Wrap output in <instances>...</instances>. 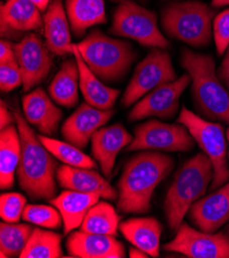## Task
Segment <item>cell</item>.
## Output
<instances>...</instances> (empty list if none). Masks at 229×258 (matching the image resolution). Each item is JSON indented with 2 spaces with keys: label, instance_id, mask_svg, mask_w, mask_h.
I'll use <instances>...</instances> for the list:
<instances>
[{
  "label": "cell",
  "instance_id": "6da1fadb",
  "mask_svg": "<svg viewBox=\"0 0 229 258\" xmlns=\"http://www.w3.org/2000/svg\"><path fill=\"white\" fill-rule=\"evenodd\" d=\"M174 160L157 151L139 152L125 164L117 183V209L125 214H145L151 209L157 186L171 173Z\"/></svg>",
  "mask_w": 229,
  "mask_h": 258
},
{
  "label": "cell",
  "instance_id": "7a4b0ae2",
  "mask_svg": "<svg viewBox=\"0 0 229 258\" xmlns=\"http://www.w3.org/2000/svg\"><path fill=\"white\" fill-rule=\"evenodd\" d=\"M14 115L22 145L17 169L19 184L31 200H53L57 195L58 162L19 109L14 110Z\"/></svg>",
  "mask_w": 229,
  "mask_h": 258
},
{
  "label": "cell",
  "instance_id": "3957f363",
  "mask_svg": "<svg viewBox=\"0 0 229 258\" xmlns=\"http://www.w3.org/2000/svg\"><path fill=\"white\" fill-rule=\"evenodd\" d=\"M180 61L191 77L196 110L209 120L229 124V91L219 79L213 56L183 48Z\"/></svg>",
  "mask_w": 229,
  "mask_h": 258
},
{
  "label": "cell",
  "instance_id": "277c9868",
  "mask_svg": "<svg viewBox=\"0 0 229 258\" xmlns=\"http://www.w3.org/2000/svg\"><path fill=\"white\" fill-rule=\"evenodd\" d=\"M213 178L214 167L203 152L195 154L176 173L164 204L173 231L179 228L191 206L205 196Z\"/></svg>",
  "mask_w": 229,
  "mask_h": 258
},
{
  "label": "cell",
  "instance_id": "5b68a950",
  "mask_svg": "<svg viewBox=\"0 0 229 258\" xmlns=\"http://www.w3.org/2000/svg\"><path fill=\"white\" fill-rule=\"evenodd\" d=\"M76 46L89 68L104 83L122 80L136 59L131 43L112 38L100 30H93Z\"/></svg>",
  "mask_w": 229,
  "mask_h": 258
},
{
  "label": "cell",
  "instance_id": "8992f818",
  "mask_svg": "<svg viewBox=\"0 0 229 258\" xmlns=\"http://www.w3.org/2000/svg\"><path fill=\"white\" fill-rule=\"evenodd\" d=\"M216 16L214 8L198 0L175 2L162 9L161 23L172 38L193 47H203L212 40Z\"/></svg>",
  "mask_w": 229,
  "mask_h": 258
},
{
  "label": "cell",
  "instance_id": "52a82bcc",
  "mask_svg": "<svg viewBox=\"0 0 229 258\" xmlns=\"http://www.w3.org/2000/svg\"><path fill=\"white\" fill-rule=\"evenodd\" d=\"M177 122L186 126L199 148L212 162L214 178L211 184V190H215L228 182V147L223 125L219 122H213L212 120L202 118L186 107H182Z\"/></svg>",
  "mask_w": 229,
  "mask_h": 258
},
{
  "label": "cell",
  "instance_id": "ba28073f",
  "mask_svg": "<svg viewBox=\"0 0 229 258\" xmlns=\"http://www.w3.org/2000/svg\"><path fill=\"white\" fill-rule=\"evenodd\" d=\"M109 33L131 38L143 46L167 49L171 45L159 28L157 14L134 0H119Z\"/></svg>",
  "mask_w": 229,
  "mask_h": 258
},
{
  "label": "cell",
  "instance_id": "9c48e42d",
  "mask_svg": "<svg viewBox=\"0 0 229 258\" xmlns=\"http://www.w3.org/2000/svg\"><path fill=\"white\" fill-rule=\"evenodd\" d=\"M177 79L170 54L164 48L155 47L137 65L132 80L122 95L121 104L129 107L152 90Z\"/></svg>",
  "mask_w": 229,
  "mask_h": 258
},
{
  "label": "cell",
  "instance_id": "30bf717a",
  "mask_svg": "<svg viewBox=\"0 0 229 258\" xmlns=\"http://www.w3.org/2000/svg\"><path fill=\"white\" fill-rule=\"evenodd\" d=\"M194 146V139L185 125L166 123L150 119L135 128V138L128 150L189 151Z\"/></svg>",
  "mask_w": 229,
  "mask_h": 258
},
{
  "label": "cell",
  "instance_id": "8fae6325",
  "mask_svg": "<svg viewBox=\"0 0 229 258\" xmlns=\"http://www.w3.org/2000/svg\"><path fill=\"white\" fill-rule=\"evenodd\" d=\"M163 249L190 258H229V240L225 233L198 231L187 222L181 223L175 238Z\"/></svg>",
  "mask_w": 229,
  "mask_h": 258
},
{
  "label": "cell",
  "instance_id": "7c38bea8",
  "mask_svg": "<svg viewBox=\"0 0 229 258\" xmlns=\"http://www.w3.org/2000/svg\"><path fill=\"white\" fill-rule=\"evenodd\" d=\"M190 84V75L184 73L176 81L152 90L136 103L129 113V120L137 121L149 116H157L162 119L173 118L179 110L183 92Z\"/></svg>",
  "mask_w": 229,
  "mask_h": 258
},
{
  "label": "cell",
  "instance_id": "4fadbf2b",
  "mask_svg": "<svg viewBox=\"0 0 229 258\" xmlns=\"http://www.w3.org/2000/svg\"><path fill=\"white\" fill-rule=\"evenodd\" d=\"M15 53L23 76L24 92L44 82L54 67L49 49L35 33L25 35L15 43Z\"/></svg>",
  "mask_w": 229,
  "mask_h": 258
},
{
  "label": "cell",
  "instance_id": "5bb4252c",
  "mask_svg": "<svg viewBox=\"0 0 229 258\" xmlns=\"http://www.w3.org/2000/svg\"><path fill=\"white\" fill-rule=\"evenodd\" d=\"M113 115V110H102L83 103L63 123L61 133L69 143L81 149L87 147L93 135L103 127Z\"/></svg>",
  "mask_w": 229,
  "mask_h": 258
},
{
  "label": "cell",
  "instance_id": "9a60e30c",
  "mask_svg": "<svg viewBox=\"0 0 229 258\" xmlns=\"http://www.w3.org/2000/svg\"><path fill=\"white\" fill-rule=\"evenodd\" d=\"M2 37L20 39L22 33L37 30L43 26L40 10L30 0H8L0 8Z\"/></svg>",
  "mask_w": 229,
  "mask_h": 258
},
{
  "label": "cell",
  "instance_id": "2e32d148",
  "mask_svg": "<svg viewBox=\"0 0 229 258\" xmlns=\"http://www.w3.org/2000/svg\"><path fill=\"white\" fill-rule=\"evenodd\" d=\"M191 222L206 233H216L229 221V181L196 201L189 209Z\"/></svg>",
  "mask_w": 229,
  "mask_h": 258
},
{
  "label": "cell",
  "instance_id": "e0dca14e",
  "mask_svg": "<svg viewBox=\"0 0 229 258\" xmlns=\"http://www.w3.org/2000/svg\"><path fill=\"white\" fill-rule=\"evenodd\" d=\"M53 101L41 88L26 94L22 99L25 118L39 133L48 137L57 135L63 118L62 110Z\"/></svg>",
  "mask_w": 229,
  "mask_h": 258
},
{
  "label": "cell",
  "instance_id": "ac0fdd59",
  "mask_svg": "<svg viewBox=\"0 0 229 258\" xmlns=\"http://www.w3.org/2000/svg\"><path fill=\"white\" fill-rule=\"evenodd\" d=\"M134 140L133 136L120 123L103 126L92 137V152L99 163L102 173L110 179L118 152Z\"/></svg>",
  "mask_w": 229,
  "mask_h": 258
},
{
  "label": "cell",
  "instance_id": "d6986e66",
  "mask_svg": "<svg viewBox=\"0 0 229 258\" xmlns=\"http://www.w3.org/2000/svg\"><path fill=\"white\" fill-rule=\"evenodd\" d=\"M69 255L81 258H123L124 246L114 236L73 231L66 243Z\"/></svg>",
  "mask_w": 229,
  "mask_h": 258
},
{
  "label": "cell",
  "instance_id": "ffe728a7",
  "mask_svg": "<svg viewBox=\"0 0 229 258\" xmlns=\"http://www.w3.org/2000/svg\"><path fill=\"white\" fill-rule=\"evenodd\" d=\"M57 180L61 187L86 194H96L101 198L115 201L118 199L117 190L98 171L76 168L67 165L60 166Z\"/></svg>",
  "mask_w": 229,
  "mask_h": 258
},
{
  "label": "cell",
  "instance_id": "44dd1931",
  "mask_svg": "<svg viewBox=\"0 0 229 258\" xmlns=\"http://www.w3.org/2000/svg\"><path fill=\"white\" fill-rule=\"evenodd\" d=\"M45 44L54 55H72L70 23L62 0H52L43 16Z\"/></svg>",
  "mask_w": 229,
  "mask_h": 258
},
{
  "label": "cell",
  "instance_id": "7402d4cb",
  "mask_svg": "<svg viewBox=\"0 0 229 258\" xmlns=\"http://www.w3.org/2000/svg\"><path fill=\"white\" fill-rule=\"evenodd\" d=\"M72 54L79 65L80 88L86 102L96 108L111 110L120 94V91L107 87L104 82H102L89 68L81 56L76 43H72Z\"/></svg>",
  "mask_w": 229,
  "mask_h": 258
},
{
  "label": "cell",
  "instance_id": "603a6c76",
  "mask_svg": "<svg viewBox=\"0 0 229 258\" xmlns=\"http://www.w3.org/2000/svg\"><path fill=\"white\" fill-rule=\"evenodd\" d=\"M119 230L126 240L149 256H160L163 225L158 219L154 217L130 218L119 223Z\"/></svg>",
  "mask_w": 229,
  "mask_h": 258
},
{
  "label": "cell",
  "instance_id": "cb8c5ba5",
  "mask_svg": "<svg viewBox=\"0 0 229 258\" xmlns=\"http://www.w3.org/2000/svg\"><path fill=\"white\" fill-rule=\"evenodd\" d=\"M100 198L96 194H86L68 189L49 201L62 215L64 235L70 234L73 229L82 225L87 213L99 202Z\"/></svg>",
  "mask_w": 229,
  "mask_h": 258
},
{
  "label": "cell",
  "instance_id": "d4e9b609",
  "mask_svg": "<svg viewBox=\"0 0 229 258\" xmlns=\"http://www.w3.org/2000/svg\"><path fill=\"white\" fill-rule=\"evenodd\" d=\"M66 13L76 37L83 36L93 26L107 22L104 0H66Z\"/></svg>",
  "mask_w": 229,
  "mask_h": 258
},
{
  "label": "cell",
  "instance_id": "484cf974",
  "mask_svg": "<svg viewBox=\"0 0 229 258\" xmlns=\"http://www.w3.org/2000/svg\"><path fill=\"white\" fill-rule=\"evenodd\" d=\"M73 55V54H72ZM80 69L75 57L65 61L50 82L47 92L59 105L73 108L79 103Z\"/></svg>",
  "mask_w": 229,
  "mask_h": 258
},
{
  "label": "cell",
  "instance_id": "4316f807",
  "mask_svg": "<svg viewBox=\"0 0 229 258\" xmlns=\"http://www.w3.org/2000/svg\"><path fill=\"white\" fill-rule=\"evenodd\" d=\"M21 138L17 123L0 133V187L10 189L15 184V173L21 160Z\"/></svg>",
  "mask_w": 229,
  "mask_h": 258
},
{
  "label": "cell",
  "instance_id": "83f0119b",
  "mask_svg": "<svg viewBox=\"0 0 229 258\" xmlns=\"http://www.w3.org/2000/svg\"><path fill=\"white\" fill-rule=\"evenodd\" d=\"M120 216L112 205L106 202H98L87 213L81 230L90 234L117 236Z\"/></svg>",
  "mask_w": 229,
  "mask_h": 258
},
{
  "label": "cell",
  "instance_id": "f1b7e54d",
  "mask_svg": "<svg viewBox=\"0 0 229 258\" xmlns=\"http://www.w3.org/2000/svg\"><path fill=\"white\" fill-rule=\"evenodd\" d=\"M62 236L55 231L34 228L33 233L22 251L21 258H59L63 257Z\"/></svg>",
  "mask_w": 229,
  "mask_h": 258
},
{
  "label": "cell",
  "instance_id": "f546056e",
  "mask_svg": "<svg viewBox=\"0 0 229 258\" xmlns=\"http://www.w3.org/2000/svg\"><path fill=\"white\" fill-rule=\"evenodd\" d=\"M33 230L34 228L30 224L6 221L0 223V255L2 257H20Z\"/></svg>",
  "mask_w": 229,
  "mask_h": 258
},
{
  "label": "cell",
  "instance_id": "4dcf8cb0",
  "mask_svg": "<svg viewBox=\"0 0 229 258\" xmlns=\"http://www.w3.org/2000/svg\"><path fill=\"white\" fill-rule=\"evenodd\" d=\"M41 143L47 148L53 156L60 160L64 165L84 168V169H96V162L90 158L88 154L84 153L81 148L69 142H63L57 139L49 138L48 136L38 135Z\"/></svg>",
  "mask_w": 229,
  "mask_h": 258
},
{
  "label": "cell",
  "instance_id": "1f68e13d",
  "mask_svg": "<svg viewBox=\"0 0 229 258\" xmlns=\"http://www.w3.org/2000/svg\"><path fill=\"white\" fill-rule=\"evenodd\" d=\"M22 217L25 221L52 229L60 228L63 221L60 211L47 205H26Z\"/></svg>",
  "mask_w": 229,
  "mask_h": 258
},
{
  "label": "cell",
  "instance_id": "d6a6232c",
  "mask_svg": "<svg viewBox=\"0 0 229 258\" xmlns=\"http://www.w3.org/2000/svg\"><path fill=\"white\" fill-rule=\"evenodd\" d=\"M26 205L27 200L21 194H3L0 197V215L6 222H19Z\"/></svg>",
  "mask_w": 229,
  "mask_h": 258
},
{
  "label": "cell",
  "instance_id": "836d02e7",
  "mask_svg": "<svg viewBox=\"0 0 229 258\" xmlns=\"http://www.w3.org/2000/svg\"><path fill=\"white\" fill-rule=\"evenodd\" d=\"M213 37L218 56L224 55L229 46V9L218 14L213 22Z\"/></svg>",
  "mask_w": 229,
  "mask_h": 258
},
{
  "label": "cell",
  "instance_id": "e575fe53",
  "mask_svg": "<svg viewBox=\"0 0 229 258\" xmlns=\"http://www.w3.org/2000/svg\"><path fill=\"white\" fill-rule=\"evenodd\" d=\"M23 85V76L17 61L0 64V89L9 93Z\"/></svg>",
  "mask_w": 229,
  "mask_h": 258
},
{
  "label": "cell",
  "instance_id": "d590c367",
  "mask_svg": "<svg viewBox=\"0 0 229 258\" xmlns=\"http://www.w3.org/2000/svg\"><path fill=\"white\" fill-rule=\"evenodd\" d=\"M17 61L15 53V43L9 39H2L0 41V64Z\"/></svg>",
  "mask_w": 229,
  "mask_h": 258
},
{
  "label": "cell",
  "instance_id": "8d00e7d4",
  "mask_svg": "<svg viewBox=\"0 0 229 258\" xmlns=\"http://www.w3.org/2000/svg\"><path fill=\"white\" fill-rule=\"evenodd\" d=\"M225 53H226L225 57L220 65V67L217 69V74L219 76L220 81L223 83V85L229 91V46Z\"/></svg>",
  "mask_w": 229,
  "mask_h": 258
},
{
  "label": "cell",
  "instance_id": "74e56055",
  "mask_svg": "<svg viewBox=\"0 0 229 258\" xmlns=\"http://www.w3.org/2000/svg\"><path fill=\"white\" fill-rule=\"evenodd\" d=\"M0 116H2L0 117V127H2V130L11 124L16 123L14 112H10L5 100H2V102H0Z\"/></svg>",
  "mask_w": 229,
  "mask_h": 258
},
{
  "label": "cell",
  "instance_id": "f35d334b",
  "mask_svg": "<svg viewBox=\"0 0 229 258\" xmlns=\"http://www.w3.org/2000/svg\"><path fill=\"white\" fill-rule=\"evenodd\" d=\"M129 254H130V257L131 258H147L148 254L145 253L143 250L139 249L138 247L134 246L132 248H130V251H129Z\"/></svg>",
  "mask_w": 229,
  "mask_h": 258
},
{
  "label": "cell",
  "instance_id": "ab89813d",
  "mask_svg": "<svg viewBox=\"0 0 229 258\" xmlns=\"http://www.w3.org/2000/svg\"><path fill=\"white\" fill-rule=\"evenodd\" d=\"M32 4H34L40 12H45L50 4V0H30Z\"/></svg>",
  "mask_w": 229,
  "mask_h": 258
},
{
  "label": "cell",
  "instance_id": "60d3db41",
  "mask_svg": "<svg viewBox=\"0 0 229 258\" xmlns=\"http://www.w3.org/2000/svg\"><path fill=\"white\" fill-rule=\"evenodd\" d=\"M212 8L219 9L226 6H229V0H212Z\"/></svg>",
  "mask_w": 229,
  "mask_h": 258
},
{
  "label": "cell",
  "instance_id": "b9f144b4",
  "mask_svg": "<svg viewBox=\"0 0 229 258\" xmlns=\"http://www.w3.org/2000/svg\"><path fill=\"white\" fill-rule=\"evenodd\" d=\"M226 137H227V140H228V158H229V127H228V130H227Z\"/></svg>",
  "mask_w": 229,
  "mask_h": 258
},
{
  "label": "cell",
  "instance_id": "7bdbcfd3",
  "mask_svg": "<svg viewBox=\"0 0 229 258\" xmlns=\"http://www.w3.org/2000/svg\"><path fill=\"white\" fill-rule=\"evenodd\" d=\"M225 235L227 236V238H228V240H229V226H227V228H226V230H225Z\"/></svg>",
  "mask_w": 229,
  "mask_h": 258
},
{
  "label": "cell",
  "instance_id": "ee69618b",
  "mask_svg": "<svg viewBox=\"0 0 229 258\" xmlns=\"http://www.w3.org/2000/svg\"><path fill=\"white\" fill-rule=\"evenodd\" d=\"M141 3H146V2H148V0H140Z\"/></svg>",
  "mask_w": 229,
  "mask_h": 258
},
{
  "label": "cell",
  "instance_id": "f6af8a7d",
  "mask_svg": "<svg viewBox=\"0 0 229 258\" xmlns=\"http://www.w3.org/2000/svg\"><path fill=\"white\" fill-rule=\"evenodd\" d=\"M164 2H172V0H164Z\"/></svg>",
  "mask_w": 229,
  "mask_h": 258
}]
</instances>
